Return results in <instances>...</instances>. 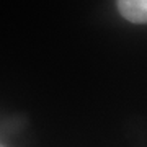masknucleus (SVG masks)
Instances as JSON below:
<instances>
[{
  "instance_id": "1",
  "label": "nucleus",
  "mask_w": 147,
  "mask_h": 147,
  "mask_svg": "<svg viewBox=\"0 0 147 147\" xmlns=\"http://www.w3.org/2000/svg\"><path fill=\"white\" fill-rule=\"evenodd\" d=\"M118 8L127 21L137 25L147 23V0H118Z\"/></svg>"
}]
</instances>
